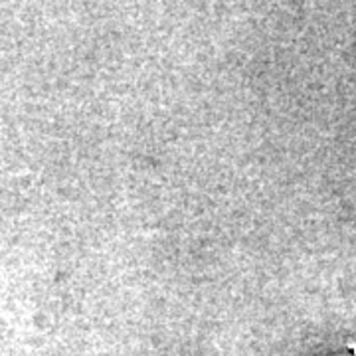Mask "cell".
I'll list each match as a JSON object with an SVG mask.
<instances>
[{"label": "cell", "mask_w": 356, "mask_h": 356, "mask_svg": "<svg viewBox=\"0 0 356 356\" xmlns=\"http://www.w3.org/2000/svg\"><path fill=\"white\" fill-rule=\"evenodd\" d=\"M346 350H348V353H350L353 356H356V344L348 343V344H346Z\"/></svg>", "instance_id": "cell-1"}]
</instances>
